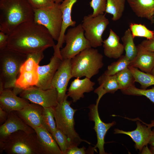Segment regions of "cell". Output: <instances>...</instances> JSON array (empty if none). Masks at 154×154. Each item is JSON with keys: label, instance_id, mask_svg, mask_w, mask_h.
Here are the masks:
<instances>
[{"label": "cell", "instance_id": "35", "mask_svg": "<svg viewBox=\"0 0 154 154\" xmlns=\"http://www.w3.org/2000/svg\"><path fill=\"white\" fill-rule=\"evenodd\" d=\"M90 6L93 10L91 15L96 17L100 14H104L105 12L106 0H91L90 2Z\"/></svg>", "mask_w": 154, "mask_h": 154}, {"label": "cell", "instance_id": "29", "mask_svg": "<svg viewBox=\"0 0 154 154\" xmlns=\"http://www.w3.org/2000/svg\"><path fill=\"white\" fill-rule=\"evenodd\" d=\"M53 108H44L41 122V125L51 134L56 128Z\"/></svg>", "mask_w": 154, "mask_h": 154}, {"label": "cell", "instance_id": "25", "mask_svg": "<svg viewBox=\"0 0 154 154\" xmlns=\"http://www.w3.org/2000/svg\"><path fill=\"white\" fill-rule=\"evenodd\" d=\"M37 69L19 72L20 75L17 79L13 90L21 92L28 88L36 86L39 80Z\"/></svg>", "mask_w": 154, "mask_h": 154}, {"label": "cell", "instance_id": "34", "mask_svg": "<svg viewBox=\"0 0 154 154\" xmlns=\"http://www.w3.org/2000/svg\"><path fill=\"white\" fill-rule=\"evenodd\" d=\"M62 154H65L67 151L72 146L67 136L59 129L56 127L55 131L52 134Z\"/></svg>", "mask_w": 154, "mask_h": 154}, {"label": "cell", "instance_id": "28", "mask_svg": "<svg viewBox=\"0 0 154 154\" xmlns=\"http://www.w3.org/2000/svg\"><path fill=\"white\" fill-rule=\"evenodd\" d=\"M126 0H106L105 12L113 15L112 19L117 21L121 17L124 10Z\"/></svg>", "mask_w": 154, "mask_h": 154}, {"label": "cell", "instance_id": "17", "mask_svg": "<svg viewBox=\"0 0 154 154\" xmlns=\"http://www.w3.org/2000/svg\"><path fill=\"white\" fill-rule=\"evenodd\" d=\"M19 130L29 133L35 132L34 130L25 123L15 112H11L6 121L0 126V138Z\"/></svg>", "mask_w": 154, "mask_h": 154}, {"label": "cell", "instance_id": "8", "mask_svg": "<svg viewBox=\"0 0 154 154\" xmlns=\"http://www.w3.org/2000/svg\"><path fill=\"white\" fill-rule=\"evenodd\" d=\"M60 4H56L52 7L42 9H33L34 21L45 27L54 40L58 41L61 32L62 13Z\"/></svg>", "mask_w": 154, "mask_h": 154}, {"label": "cell", "instance_id": "47", "mask_svg": "<svg viewBox=\"0 0 154 154\" xmlns=\"http://www.w3.org/2000/svg\"><path fill=\"white\" fill-rule=\"evenodd\" d=\"M153 121V123H154V121Z\"/></svg>", "mask_w": 154, "mask_h": 154}, {"label": "cell", "instance_id": "2", "mask_svg": "<svg viewBox=\"0 0 154 154\" xmlns=\"http://www.w3.org/2000/svg\"><path fill=\"white\" fill-rule=\"evenodd\" d=\"M34 14L27 0H0V30L9 35L21 24L34 21Z\"/></svg>", "mask_w": 154, "mask_h": 154}, {"label": "cell", "instance_id": "26", "mask_svg": "<svg viewBox=\"0 0 154 154\" xmlns=\"http://www.w3.org/2000/svg\"><path fill=\"white\" fill-rule=\"evenodd\" d=\"M134 38L129 29L125 31L121 38L124 50L125 52V55L131 62L135 59L137 52V46L135 45L134 42Z\"/></svg>", "mask_w": 154, "mask_h": 154}, {"label": "cell", "instance_id": "7", "mask_svg": "<svg viewBox=\"0 0 154 154\" xmlns=\"http://www.w3.org/2000/svg\"><path fill=\"white\" fill-rule=\"evenodd\" d=\"M84 32L81 24L68 29L64 37L66 45L60 51L62 60L71 59L84 49L92 47Z\"/></svg>", "mask_w": 154, "mask_h": 154}, {"label": "cell", "instance_id": "37", "mask_svg": "<svg viewBox=\"0 0 154 154\" xmlns=\"http://www.w3.org/2000/svg\"><path fill=\"white\" fill-rule=\"evenodd\" d=\"M38 64L32 57L27 55V58L21 65L19 72L32 71L37 69Z\"/></svg>", "mask_w": 154, "mask_h": 154}, {"label": "cell", "instance_id": "36", "mask_svg": "<svg viewBox=\"0 0 154 154\" xmlns=\"http://www.w3.org/2000/svg\"><path fill=\"white\" fill-rule=\"evenodd\" d=\"M33 8L42 9L54 7L55 3L53 0H27Z\"/></svg>", "mask_w": 154, "mask_h": 154}, {"label": "cell", "instance_id": "33", "mask_svg": "<svg viewBox=\"0 0 154 154\" xmlns=\"http://www.w3.org/2000/svg\"><path fill=\"white\" fill-rule=\"evenodd\" d=\"M129 28L134 38L139 37L149 39L152 38L154 35V31L149 30L144 25L131 23L129 25Z\"/></svg>", "mask_w": 154, "mask_h": 154}, {"label": "cell", "instance_id": "14", "mask_svg": "<svg viewBox=\"0 0 154 154\" xmlns=\"http://www.w3.org/2000/svg\"><path fill=\"white\" fill-rule=\"evenodd\" d=\"M136 129L131 131H125L118 129H114V133L123 134L129 136L135 143V147L141 152L143 148L149 144L151 138L152 130L151 125L142 124L139 121L136 122Z\"/></svg>", "mask_w": 154, "mask_h": 154}, {"label": "cell", "instance_id": "13", "mask_svg": "<svg viewBox=\"0 0 154 154\" xmlns=\"http://www.w3.org/2000/svg\"><path fill=\"white\" fill-rule=\"evenodd\" d=\"M62 60L60 56L54 53L48 64L38 65L37 71L39 80L36 86L44 90L51 88L53 78Z\"/></svg>", "mask_w": 154, "mask_h": 154}, {"label": "cell", "instance_id": "22", "mask_svg": "<svg viewBox=\"0 0 154 154\" xmlns=\"http://www.w3.org/2000/svg\"><path fill=\"white\" fill-rule=\"evenodd\" d=\"M119 37L111 29H110L108 38L103 41L104 52L107 57L114 59L119 58L123 52V45L119 42Z\"/></svg>", "mask_w": 154, "mask_h": 154}, {"label": "cell", "instance_id": "45", "mask_svg": "<svg viewBox=\"0 0 154 154\" xmlns=\"http://www.w3.org/2000/svg\"><path fill=\"white\" fill-rule=\"evenodd\" d=\"M150 149L152 154H154V146H150Z\"/></svg>", "mask_w": 154, "mask_h": 154}, {"label": "cell", "instance_id": "15", "mask_svg": "<svg viewBox=\"0 0 154 154\" xmlns=\"http://www.w3.org/2000/svg\"><path fill=\"white\" fill-rule=\"evenodd\" d=\"M77 0H64L59 5L62 13V23L60 36L56 44L53 47L54 52L60 54V48L64 42V40L65 32L69 26H75L76 22L72 20L71 13L74 5Z\"/></svg>", "mask_w": 154, "mask_h": 154}, {"label": "cell", "instance_id": "11", "mask_svg": "<svg viewBox=\"0 0 154 154\" xmlns=\"http://www.w3.org/2000/svg\"><path fill=\"white\" fill-rule=\"evenodd\" d=\"M72 78L71 59L63 60L53 78L51 88L56 90L58 102H61L66 94L67 87L70 79Z\"/></svg>", "mask_w": 154, "mask_h": 154}, {"label": "cell", "instance_id": "38", "mask_svg": "<svg viewBox=\"0 0 154 154\" xmlns=\"http://www.w3.org/2000/svg\"><path fill=\"white\" fill-rule=\"evenodd\" d=\"M139 44L144 49L154 52V35L151 38L143 40Z\"/></svg>", "mask_w": 154, "mask_h": 154}, {"label": "cell", "instance_id": "20", "mask_svg": "<svg viewBox=\"0 0 154 154\" xmlns=\"http://www.w3.org/2000/svg\"><path fill=\"white\" fill-rule=\"evenodd\" d=\"M137 47V55L129 66L139 68L145 72L151 73L154 66V52L144 49L139 44Z\"/></svg>", "mask_w": 154, "mask_h": 154}, {"label": "cell", "instance_id": "6", "mask_svg": "<svg viewBox=\"0 0 154 154\" xmlns=\"http://www.w3.org/2000/svg\"><path fill=\"white\" fill-rule=\"evenodd\" d=\"M27 55L7 47L0 50V81L4 89L14 88L20 68L26 60Z\"/></svg>", "mask_w": 154, "mask_h": 154}, {"label": "cell", "instance_id": "21", "mask_svg": "<svg viewBox=\"0 0 154 154\" xmlns=\"http://www.w3.org/2000/svg\"><path fill=\"white\" fill-rule=\"evenodd\" d=\"M133 12L138 17L154 22V0H126Z\"/></svg>", "mask_w": 154, "mask_h": 154}, {"label": "cell", "instance_id": "3", "mask_svg": "<svg viewBox=\"0 0 154 154\" xmlns=\"http://www.w3.org/2000/svg\"><path fill=\"white\" fill-rule=\"evenodd\" d=\"M7 154H47L35 132L22 130L0 138V153Z\"/></svg>", "mask_w": 154, "mask_h": 154}, {"label": "cell", "instance_id": "1", "mask_svg": "<svg viewBox=\"0 0 154 154\" xmlns=\"http://www.w3.org/2000/svg\"><path fill=\"white\" fill-rule=\"evenodd\" d=\"M54 39L44 26L34 21L16 27L9 35L7 47L27 54L43 52L55 45Z\"/></svg>", "mask_w": 154, "mask_h": 154}, {"label": "cell", "instance_id": "5", "mask_svg": "<svg viewBox=\"0 0 154 154\" xmlns=\"http://www.w3.org/2000/svg\"><path fill=\"white\" fill-rule=\"evenodd\" d=\"M68 97L66 94L63 101L53 108L56 127L67 136L72 146H78L82 142L90 144V142L82 139L75 130L74 115L77 110L71 106Z\"/></svg>", "mask_w": 154, "mask_h": 154}, {"label": "cell", "instance_id": "16", "mask_svg": "<svg viewBox=\"0 0 154 154\" xmlns=\"http://www.w3.org/2000/svg\"><path fill=\"white\" fill-rule=\"evenodd\" d=\"M43 110L42 106L32 103L15 112L25 123L34 129L41 125Z\"/></svg>", "mask_w": 154, "mask_h": 154}, {"label": "cell", "instance_id": "12", "mask_svg": "<svg viewBox=\"0 0 154 154\" xmlns=\"http://www.w3.org/2000/svg\"><path fill=\"white\" fill-rule=\"evenodd\" d=\"M98 103L92 104L88 107L89 109L88 113L89 119L94 123V129L96 133L97 137V143L94 149L98 148L100 154H106L104 149L105 143L104 137L107 131L112 126L115 125L116 123L114 121L111 123H106L104 122L99 116L98 106Z\"/></svg>", "mask_w": 154, "mask_h": 154}, {"label": "cell", "instance_id": "43", "mask_svg": "<svg viewBox=\"0 0 154 154\" xmlns=\"http://www.w3.org/2000/svg\"><path fill=\"white\" fill-rule=\"evenodd\" d=\"M142 153L143 154H152L150 149H149L147 145L144 146L143 148L142 151Z\"/></svg>", "mask_w": 154, "mask_h": 154}, {"label": "cell", "instance_id": "40", "mask_svg": "<svg viewBox=\"0 0 154 154\" xmlns=\"http://www.w3.org/2000/svg\"><path fill=\"white\" fill-rule=\"evenodd\" d=\"M9 35L3 32H0V50L7 47Z\"/></svg>", "mask_w": 154, "mask_h": 154}, {"label": "cell", "instance_id": "23", "mask_svg": "<svg viewBox=\"0 0 154 154\" xmlns=\"http://www.w3.org/2000/svg\"><path fill=\"white\" fill-rule=\"evenodd\" d=\"M97 81L99 86L94 91L98 95L97 103H99L101 98L106 94H113L119 89L116 74L110 76L104 73L99 77Z\"/></svg>", "mask_w": 154, "mask_h": 154}, {"label": "cell", "instance_id": "9", "mask_svg": "<svg viewBox=\"0 0 154 154\" xmlns=\"http://www.w3.org/2000/svg\"><path fill=\"white\" fill-rule=\"evenodd\" d=\"M109 23L104 14L94 17L90 14L84 17L82 25L85 36L92 47L95 48L102 45V35Z\"/></svg>", "mask_w": 154, "mask_h": 154}, {"label": "cell", "instance_id": "10", "mask_svg": "<svg viewBox=\"0 0 154 154\" xmlns=\"http://www.w3.org/2000/svg\"><path fill=\"white\" fill-rule=\"evenodd\" d=\"M20 97L44 108L54 107L58 103L57 92L54 88L44 90L32 86L23 90Z\"/></svg>", "mask_w": 154, "mask_h": 154}, {"label": "cell", "instance_id": "27", "mask_svg": "<svg viewBox=\"0 0 154 154\" xmlns=\"http://www.w3.org/2000/svg\"><path fill=\"white\" fill-rule=\"evenodd\" d=\"M135 82L141 85V88L147 89L152 85H154V76L139 70L138 68L128 66Z\"/></svg>", "mask_w": 154, "mask_h": 154}, {"label": "cell", "instance_id": "4", "mask_svg": "<svg viewBox=\"0 0 154 154\" xmlns=\"http://www.w3.org/2000/svg\"><path fill=\"white\" fill-rule=\"evenodd\" d=\"M103 57L97 49L92 47L82 51L71 59L72 78L90 79L103 67Z\"/></svg>", "mask_w": 154, "mask_h": 154}, {"label": "cell", "instance_id": "19", "mask_svg": "<svg viewBox=\"0 0 154 154\" xmlns=\"http://www.w3.org/2000/svg\"><path fill=\"white\" fill-rule=\"evenodd\" d=\"M80 78H77L74 80L68 90L67 94L72 98L74 103L84 98V93L92 91L95 84L94 82L88 78L85 77L81 79Z\"/></svg>", "mask_w": 154, "mask_h": 154}, {"label": "cell", "instance_id": "44", "mask_svg": "<svg viewBox=\"0 0 154 154\" xmlns=\"http://www.w3.org/2000/svg\"><path fill=\"white\" fill-rule=\"evenodd\" d=\"M54 2L56 4H60V3L62 2L63 0H53Z\"/></svg>", "mask_w": 154, "mask_h": 154}, {"label": "cell", "instance_id": "30", "mask_svg": "<svg viewBox=\"0 0 154 154\" xmlns=\"http://www.w3.org/2000/svg\"><path fill=\"white\" fill-rule=\"evenodd\" d=\"M116 75L120 90L125 89L134 85L135 78L128 66Z\"/></svg>", "mask_w": 154, "mask_h": 154}, {"label": "cell", "instance_id": "31", "mask_svg": "<svg viewBox=\"0 0 154 154\" xmlns=\"http://www.w3.org/2000/svg\"><path fill=\"white\" fill-rule=\"evenodd\" d=\"M131 62L126 56L122 55L116 62L108 66L104 74L108 75H113L128 67Z\"/></svg>", "mask_w": 154, "mask_h": 154}, {"label": "cell", "instance_id": "48", "mask_svg": "<svg viewBox=\"0 0 154 154\" xmlns=\"http://www.w3.org/2000/svg\"></svg>", "mask_w": 154, "mask_h": 154}, {"label": "cell", "instance_id": "24", "mask_svg": "<svg viewBox=\"0 0 154 154\" xmlns=\"http://www.w3.org/2000/svg\"><path fill=\"white\" fill-rule=\"evenodd\" d=\"M47 154H62L52 135L41 125L34 129Z\"/></svg>", "mask_w": 154, "mask_h": 154}, {"label": "cell", "instance_id": "32", "mask_svg": "<svg viewBox=\"0 0 154 154\" xmlns=\"http://www.w3.org/2000/svg\"><path fill=\"white\" fill-rule=\"evenodd\" d=\"M123 94L133 96H144L154 103V86L150 89H139L136 88L135 85L126 89L121 90Z\"/></svg>", "mask_w": 154, "mask_h": 154}, {"label": "cell", "instance_id": "42", "mask_svg": "<svg viewBox=\"0 0 154 154\" xmlns=\"http://www.w3.org/2000/svg\"><path fill=\"white\" fill-rule=\"evenodd\" d=\"M149 144L151 146H154V128L152 130L151 136Z\"/></svg>", "mask_w": 154, "mask_h": 154}, {"label": "cell", "instance_id": "39", "mask_svg": "<svg viewBox=\"0 0 154 154\" xmlns=\"http://www.w3.org/2000/svg\"><path fill=\"white\" fill-rule=\"evenodd\" d=\"M85 150L86 148L84 146L80 148L77 146H72L67 151L65 154H85L86 153Z\"/></svg>", "mask_w": 154, "mask_h": 154}, {"label": "cell", "instance_id": "41", "mask_svg": "<svg viewBox=\"0 0 154 154\" xmlns=\"http://www.w3.org/2000/svg\"><path fill=\"white\" fill-rule=\"evenodd\" d=\"M9 113L3 110L0 107V123L3 124L7 119Z\"/></svg>", "mask_w": 154, "mask_h": 154}, {"label": "cell", "instance_id": "18", "mask_svg": "<svg viewBox=\"0 0 154 154\" xmlns=\"http://www.w3.org/2000/svg\"><path fill=\"white\" fill-rule=\"evenodd\" d=\"M17 95L10 88L5 89L0 93V107L9 113L20 110L29 103Z\"/></svg>", "mask_w": 154, "mask_h": 154}, {"label": "cell", "instance_id": "46", "mask_svg": "<svg viewBox=\"0 0 154 154\" xmlns=\"http://www.w3.org/2000/svg\"><path fill=\"white\" fill-rule=\"evenodd\" d=\"M150 74L154 76V66H153Z\"/></svg>", "mask_w": 154, "mask_h": 154}]
</instances>
